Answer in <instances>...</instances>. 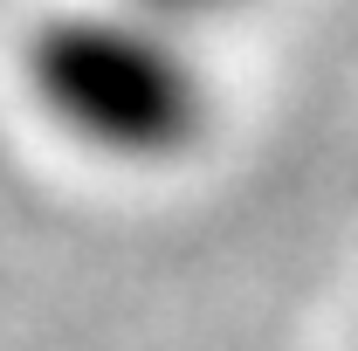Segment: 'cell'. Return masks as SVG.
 Segmentation results:
<instances>
[{
	"instance_id": "cell-1",
	"label": "cell",
	"mask_w": 358,
	"mask_h": 351,
	"mask_svg": "<svg viewBox=\"0 0 358 351\" xmlns=\"http://www.w3.org/2000/svg\"><path fill=\"white\" fill-rule=\"evenodd\" d=\"M21 83L42 124L117 166H159L193 152L214 103L186 35L124 0L35 21L21 42Z\"/></svg>"
},
{
	"instance_id": "cell-2",
	"label": "cell",
	"mask_w": 358,
	"mask_h": 351,
	"mask_svg": "<svg viewBox=\"0 0 358 351\" xmlns=\"http://www.w3.org/2000/svg\"><path fill=\"white\" fill-rule=\"evenodd\" d=\"M124 7L152 14V21H173V28H186V21H207V14H227V7H241V0H124Z\"/></svg>"
}]
</instances>
